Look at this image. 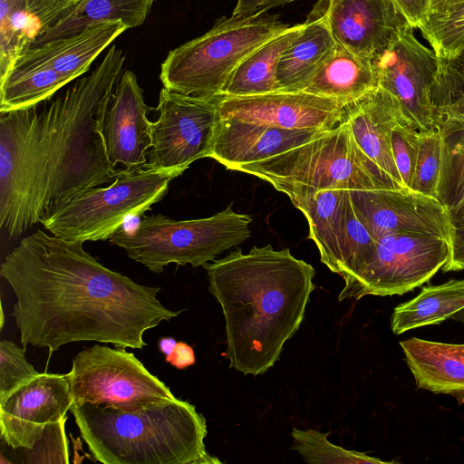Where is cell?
Segmentation results:
<instances>
[{
  "mask_svg": "<svg viewBox=\"0 0 464 464\" xmlns=\"http://www.w3.org/2000/svg\"><path fill=\"white\" fill-rule=\"evenodd\" d=\"M16 303L12 315L24 348L49 349L82 341L142 349L143 334L180 311L157 298L160 287L140 285L102 265L83 248L38 229L1 265Z\"/></svg>",
  "mask_w": 464,
  "mask_h": 464,
  "instance_id": "6da1fadb",
  "label": "cell"
},
{
  "mask_svg": "<svg viewBox=\"0 0 464 464\" xmlns=\"http://www.w3.org/2000/svg\"><path fill=\"white\" fill-rule=\"evenodd\" d=\"M125 63L111 45L101 63L49 107L0 113V203L32 227L60 201L111 184L102 121Z\"/></svg>",
  "mask_w": 464,
  "mask_h": 464,
  "instance_id": "7a4b0ae2",
  "label": "cell"
},
{
  "mask_svg": "<svg viewBox=\"0 0 464 464\" xmlns=\"http://www.w3.org/2000/svg\"><path fill=\"white\" fill-rule=\"evenodd\" d=\"M203 266L225 317L230 367L245 375L265 373L303 322L314 268L289 248L269 244L231 251Z\"/></svg>",
  "mask_w": 464,
  "mask_h": 464,
  "instance_id": "3957f363",
  "label": "cell"
},
{
  "mask_svg": "<svg viewBox=\"0 0 464 464\" xmlns=\"http://www.w3.org/2000/svg\"><path fill=\"white\" fill-rule=\"evenodd\" d=\"M93 458L104 464H217L204 416L176 399L135 411L90 402L70 409Z\"/></svg>",
  "mask_w": 464,
  "mask_h": 464,
  "instance_id": "277c9868",
  "label": "cell"
},
{
  "mask_svg": "<svg viewBox=\"0 0 464 464\" xmlns=\"http://www.w3.org/2000/svg\"><path fill=\"white\" fill-rule=\"evenodd\" d=\"M236 171L270 183L294 205L330 188L396 189L359 147L344 119L300 146Z\"/></svg>",
  "mask_w": 464,
  "mask_h": 464,
  "instance_id": "5b68a950",
  "label": "cell"
},
{
  "mask_svg": "<svg viewBox=\"0 0 464 464\" xmlns=\"http://www.w3.org/2000/svg\"><path fill=\"white\" fill-rule=\"evenodd\" d=\"M288 27L266 12L223 16L206 34L169 51L160 79L163 87L180 93L220 96L240 63Z\"/></svg>",
  "mask_w": 464,
  "mask_h": 464,
  "instance_id": "8992f818",
  "label": "cell"
},
{
  "mask_svg": "<svg viewBox=\"0 0 464 464\" xmlns=\"http://www.w3.org/2000/svg\"><path fill=\"white\" fill-rule=\"evenodd\" d=\"M252 218L232 204L211 217L176 220L162 214L142 216L130 229L121 228L110 242L154 273L171 263L198 267L214 261L251 235Z\"/></svg>",
  "mask_w": 464,
  "mask_h": 464,
  "instance_id": "52a82bcc",
  "label": "cell"
},
{
  "mask_svg": "<svg viewBox=\"0 0 464 464\" xmlns=\"http://www.w3.org/2000/svg\"><path fill=\"white\" fill-rule=\"evenodd\" d=\"M182 169L125 171L107 187L85 188L48 210L41 223L52 235L71 241L111 239L132 218L143 216L168 193Z\"/></svg>",
  "mask_w": 464,
  "mask_h": 464,
  "instance_id": "ba28073f",
  "label": "cell"
},
{
  "mask_svg": "<svg viewBox=\"0 0 464 464\" xmlns=\"http://www.w3.org/2000/svg\"><path fill=\"white\" fill-rule=\"evenodd\" d=\"M72 404L90 402L126 411L178 399L125 348L94 344L79 352L68 372Z\"/></svg>",
  "mask_w": 464,
  "mask_h": 464,
  "instance_id": "9c48e42d",
  "label": "cell"
},
{
  "mask_svg": "<svg viewBox=\"0 0 464 464\" xmlns=\"http://www.w3.org/2000/svg\"><path fill=\"white\" fill-rule=\"evenodd\" d=\"M450 255V242L441 237L387 235L377 241L373 256L360 275L344 282L338 299L403 295L428 282L448 262Z\"/></svg>",
  "mask_w": 464,
  "mask_h": 464,
  "instance_id": "30bf717a",
  "label": "cell"
},
{
  "mask_svg": "<svg viewBox=\"0 0 464 464\" xmlns=\"http://www.w3.org/2000/svg\"><path fill=\"white\" fill-rule=\"evenodd\" d=\"M217 97H201L163 87L150 121L151 147L145 169H188L191 163L209 158L219 119Z\"/></svg>",
  "mask_w": 464,
  "mask_h": 464,
  "instance_id": "8fae6325",
  "label": "cell"
},
{
  "mask_svg": "<svg viewBox=\"0 0 464 464\" xmlns=\"http://www.w3.org/2000/svg\"><path fill=\"white\" fill-rule=\"evenodd\" d=\"M411 25L376 54L371 63L378 86L390 92L419 130L434 128L431 91L439 69L433 50L421 44Z\"/></svg>",
  "mask_w": 464,
  "mask_h": 464,
  "instance_id": "7c38bea8",
  "label": "cell"
},
{
  "mask_svg": "<svg viewBox=\"0 0 464 464\" xmlns=\"http://www.w3.org/2000/svg\"><path fill=\"white\" fill-rule=\"evenodd\" d=\"M356 215L378 241L391 234L450 237L448 209L435 198L409 188L350 190Z\"/></svg>",
  "mask_w": 464,
  "mask_h": 464,
  "instance_id": "4fadbf2b",
  "label": "cell"
},
{
  "mask_svg": "<svg viewBox=\"0 0 464 464\" xmlns=\"http://www.w3.org/2000/svg\"><path fill=\"white\" fill-rule=\"evenodd\" d=\"M72 405L68 373H39L0 400L1 440L14 450L31 449Z\"/></svg>",
  "mask_w": 464,
  "mask_h": 464,
  "instance_id": "5bb4252c",
  "label": "cell"
},
{
  "mask_svg": "<svg viewBox=\"0 0 464 464\" xmlns=\"http://www.w3.org/2000/svg\"><path fill=\"white\" fill-rule=\"evenodd\" d=\"M346 102L304 91L275 92L218 100L222 119H237L284 129L330 130L344 119Z\"/></svg>",
  "mask_w": 464,
  "mask_h": 464,
  "instance_id": "9a60e30c",
  "label": "cell"
},
{
  "mask_svg": "<svg viewBox=\"0 0 464 464\" xmlns=\"http://www.w3.org/2000/svg\"><path fill=\"white\" fill-rule=\"evenodd\" d=\"M313 10L336 43L368 61L411 26L394 0H319Z\"/></svg>",
  "mask_w": 464,
  "mask_h": 464,
  "instance_id": "2e32d148",
  "label": "cell"
},
{
  "mask_svg": "<svg viewBox=\"0 0 464 464\" xmlns=\"http://www.w3.org/2000/svg\"><path fill=\"white\" fill-rule=\"evenodd\" d=\"M151 110L135 73L125 71L111 95L102 121L108 158L116 169L121 165L124 170L133 171L145 167L151 147L147 117Z\"/></svg>",
  "mask_w": 464,
  "mask_h": 464,
  "instance_id": "e0dca14e",
  "label": "cell"
},
{
  "mask_svg": "<svg viewBox=\"0 0 464 464\" xmlns=\"http://www.w3.org/2000/svg\"><path fill=\"white\" fill-rule=\"evenodd\" d=\"M344 120L359 147L394 188H406L394 161L392 134L401 121L410 119L395 96L377 86L363 96L346 102Z\"/></svg>",
  "mask_w": 464,
  "mask_h": 464,
  "instance_id": "ac0fdd59",
  "label": "cell"
},
{
  "mask_svg": "<svg viewBox=\"0 0 464 464\" xmlns=\"http://www.w3.org/2000/svg\"><path fill=\"white\" fill-rule=\"evenodd\" d=\"M322 131L284 129L268 124L219 117L209 158L226 169L237 170L300 146Z\"/></svg>",
  "mask_w": 464,
  "mask_h": 464,
  "instance_id": "d6986e66",
  "label": "cell"
},
{
  "mask_svg": "<svg viewBox=\"0 0 464 464\" xmlns=\"http://www.w3.org/2000/svg\"><path fill=\"white\" fill-rule=\"evenodd\" d=\"M82 0H0V81L35 41Z\"/></svg>",
  "mask_w": 464,
  "mask_h": 464,
  "instance_id": "ffe728a7",
  "label": "cell"
},
{
  "mask_svg": "<svg viewBox=\"0 0 464 464\" xmlns=\"http://www.w3.org/2000/svg\"><path fill=\"white\" fill-rule=\"evenodd\" d=\"M128 29L121 21L97 24L27 50L13 67L50 69L74 80L87 72L93 61Z\"/></svg>",
  "mask_w": 464,
  "mask_h": 464,
  "instance_id": "44dd1931",
  "label": "cell"
},
{
  "mask_svg": "<svg viewBox=\"0 0 464 464\" xmlns=\"http://www.w3.org/2000/svg\"><path fill=\"white\" fill-rule=\"evenodd\" d=\"M417 387L464 396V344L411 338L400 342Z\"/></svg>",
  "mask_w": 464,
  "mask_h": 464,
  "instance_id": "7402d4cb",
  "label": "cell"
},
{
  "mask_svg": "<svg viewBox=\"0 0 464 464\" xmlns=\"http://www.w3.org/2000/svg\"><path fill=\"white\" fill-rule=\"evenodd\" d=\"M336 41L321 15L311 11L297 36L283 53L276 79L280 92L302 91L334 50Z\"/></svg>",
  "mask_w": 464,
  "mask_h": 464,
  "instance_id": "603a6c76",
  "label": "cell"
},
{
  "mask_svg": "<svg viewBox=\"0 0 464 464\" xmlns=\"http://www.w3.org/2000/svg\"><path fill=\"white\" fill-rule=\"evenodd\" d=\"M348 197L347 189L330 188L294 205L308 222V237L315 243L321 262L335 274H338L341 263Z\"/></svg>",
  "mask_w": 464,
  "mask_h": 464,
  "instance_id": "cb8c5ba5",
  "label": "cell"
},
{
  "mask_svg": "<svg viewBox=\"0 0 464 464\" xmlns=\"http://www.w3.org/2000/svg\"><path fill=\"white\" fill-rule=\"evenodd\" d=\"M377 86L371 61L336 43L332 54L302 91L349 102Z\"/></svg>",
  "mask_w": 464,
  "mask_h": 464,
  "instance_id": "d4e9b609",
  "label": "cell"
},
{
  "mask_svg": "<svg viewBox=\"0 0 464 464\" xmlns=\"http://www.w3.org/2000/svg\"><path fill=\"white\" fill-rule=\"evenodd\" d=\"M303 28V24L289 26L252 52L227 80L223 96H251L280 92L276 79L283 53Z\"/></svg>",
  "mask_w": 464,
  "mask_h": 464,
  "instance_id": "484cf974",
  "label": "cell"
},
{
  "mask_svg": "<svg viewBox=\"0 0 464 464\" xmlns=\"http://www.w3.org/2000/svg\"><path fill=\"white\" fill-rule=\"evenodd\" d=\"M154 1L82 0L70 16L40 36L31 48L74 35L101 23L121 21L129 29L138 27L145 22Z\"/></svg>",
  "mask_w": 464,
  "mask_h": 464,
  "instance_id": "4316f807",
  "label": "cell"
},
{
  "mask_svg": "<svg viewBox=\"0 0 464 464\" xmlns=\"http://www.w3.org/2000/svg\"><path fill=\"white\" fill-rule=\"evenodd\" d=\"M464 309V280L423 287L413 299L394 308L391 326L395 334L440 324Z\"/></svg>",
  "mask_w": 464,
  "mask_h": 464,
  "instance_id": "83f0119b",
  "label": "cell"
},
{
  "mask_svg": "<svg viewBox=\"0 0 464 464\" xmlns=\"http://www.w3.org/2000/svg\"><path fill=\"white\" fill-rule=\"evenodd\" d=\"M72 81L50 69L13 67L0 81V113L36 106Z\"/></svg>",
  "mask_w": 464,
  "mask_h": 464,
  "instance_id": "f1b7e54d",
  "label": "cell"
},
{
  "mask_svg": "<svg viewBox=\"0 0 464 464\" xmlns=\"http://www.w3.org/2000/svg\"><path fill=\"white\" fill-rule=\"evenodd\" d=\"M440 133L441 162L437 199L450 209L464 203V129Z\"/></svg>",
  "mask_w": 464,
  "mask_h": 464,
  "instance_id": "f546056e",
  "label": "cell"
},
{
  "mask_svg": "<svg viewBox=\"0 0 464 464\" xmlns=\"http://www.w3.org/2000/svg\"><path fill=\"white\" fill-rule=\"evenodd\" d=\"M419 29L439 58L454 57L464 47V2L428 13Z\"/></svg>",
  "mask_w": 464,
  "mask_h": 464,
  "instance_id": "4dcf8cb0",
  "label": "cell"
},
{
  "mask_svg": "<svg viewBox=\"0 0 464 464\" xmlns=\"http://www.w3.org/2000/svg\"><path fill=\"white\" fill-rule=\"evenodd\" d=\"M376 246L377 241L356 215L349 192L345 207L341 263L337 275L341 276L344 282L357 277L373 256Z\"/></svg>",
  "mask_w": 464,
  "mask_h": 464,
  "instance_id": "1f68e13d",
  "label": "cell"
},
{
  "mask_svg": "<svg viewBox=\"0 0 464 464\" xmlns=\"http://www.w3.org/2000/svg\"><path fill=\"white\" fill-rule=\"evenodd\" d=\"M328 434L329 432L322 433L313 429L293 428V450L307 463H391L334 445L327 440Z\"/></svg>",
  "mask_w": 464,
  "mask_h": 464,
  "instance_id": "d6a6232c",
  "label": "cell"
},
{
  "mask_svg": "<svg viewBox=\"0 0 464 464\" xmlns=\"http://www.w3.org/2000/svg\"><path fill=\"white\" fill-rule=\"evenodd\" d=\"M442 137L437 128L419 130L418 150L410 189L437 198Z\"/></svg>",
  "mask_w": 464,
  "mask_h": 464,
  "instance_id": "836d02e7",
  "label": "cell"
},
{
  "mask_svg": "<svg viewBox=\"0 0 464 464\" xmlns=\"http://www.w3.org/2000/svg\"><path fill=\"white\" fill-rule=\"evenodd\" d=\"M38 374L26 361L24 348L11 341L0 342V400Z\"/></svg>",
  "mask_w": 464,
  "mask_h": 464,
  "instance_id": "e575fe53",
  "label": "cell"
},
{
  "mask_svg": "<svg viewBox=\"0 0 464 464\" xmlns=\"http://www.w3.org/2000/svg\"><path fill=\"white\" fill-rule=\"evenodd\" d=\"M462 95H464V47L452 58H439V69L431 91L433 114L435 109Z\"/></svg>",
  "mask_w": 464,
  "mask_h": 464,
  "instance_id": "d590c367",
  "label": "cell"
},
{
  "mask_svg": "<svg viewBox=\"0 0 464 464\" xmlns=\"http://www.w3.org/2000/svg\"><path fill=\"white\" fill-rule=\"evenodd\" d=\"M67 415L46 426L42 438L25 451L28 463H69L68 441L65 436Z\"/></svg>",
  "mask_w": 464,
  "mask_h": 464,
  "instance_id": "8d00e7d4",
  "label": "cell"
},
{
  "mask_svg": "<svg viewBox=\"0 0 464 464\" xmlns=\"http://www.w3.org/2000/svg\"><path fill=\"white\" fill-rule=\"evenodd\" d=\"M419 130L408 121L392 130V148L396 168L406 188H411L418 150Z\"/></svg>",
  "mask_w": 464,
  "mask_h": 464,
  "instance_id": "74e56055",
  "label": "cell"
},
{
  "mask_svg": "<svg viewBox=\"0 0 464 464\" xmlns=\"http://www.w3.org/2000/svg\"><path fill=\"white\" fill-rule=\"evenodd\" d=\"M450 221V255L443 270L459 271L464 269V203L448 209Z\"/></svg>",
  "mask_w": 464,
  "mask_h": 464,
  "instance_id": "f35d334b",
  "label": "cell"
},
{
  "mask_svg": "<svg viewBox=\"0 0 464 464\" xmlns=\"http://www.w3.org/2000/svg\"><path fill=\"white\" fill-rule=\"evenodd\" d=\"M434 128L440 131L464 129V95L434 110Z\"/></svg>",
  "mask_w": 464,
  "mask_h": 464,
  "instance_id": "ab89813d",
  "label": "cell"
},
{
  "mask_svg": "<svg viewBox=\"0 0 464 464\" xmlns=\"http://www.w3.org/2000/svg\"><path fill=\"white\" fill-rule=\"evenodd\" d=\"M411 25L415 28L424 22L430 8L431 0H394Z\"/></svg>",
  "mask_w": 464,
  "mask_h": 464,
  "instance_id": "60d3db41",
  "label": "cell"
},
{
  "mask_svg": "<svg viewBox=\"0 0 464 464\" xmlns=\"http://www.w3.org/2000/svg\"><path fill=\"white\" fill-rule=\"evenodd\" d=\"M296 0H237L232 15H250L280 6Z\"/></svg>",
  "mask_w": 464,
  "mask_h": 464,
  "instance_id": "b9f144b4",
  "label": "cell"
},
{
  "mask_svg": "<svg viewBox=\"0 0 464 464\" xmlns=\"http://www.w3.org/2000/svg\"><path fill=\"white\" fill-rule=\"evenodd\" d=\"M196 358L193 348L186 343L179 342L169 362L179 370H183L195 363Z\"/></svg>",
  "mask_w": 464,
  "mask_h": 464,
  "instance_id": "7bdbcfd3",
  "label": "cell"
},
{
  "mask_svg": "<svg viewBox=\"0 0 464 464\" xmlns=\"http://www.w3.org/2000/svg\"><path fill=\"white\" fill-rule=\"evenodd\" d=\"M177 341L172 337H162L159 341V348L165 354V361L169 362L173 351L176 347Z\"/></svg>",
  "mask_w": 464,
  "mask_h": 464,
  "instance_id": "ee69618b",
  "label": "cell"
},
{
  "mask_svg": "<svg viewBox=\"0 0 464 464\" xmlns=\"http://www.w3.org/2000/svg\"><path fill=\"white\" fill-rule=\"evenodd\" d=\"M464 2V0H431L430 12L440 9L445 5H449L455 3Z\"/></svg>",
  "mask_w": 464,
  "mask_h": 464,
  "instance_id": "f6af8a7d",
  "label": "cell"
},
{
  "mask_svg": "<svg viewBox=\"0 0 464 464\" xmlns=\"http://www.w3.org/2000/svg\"><path fill=\"white\" fill-rule=\"evenodd\" d=\"M455 320L461 321L464 323V309L460 310L459 312L456 313L451 316Z\"/></svg>",
  "mask_w": 464,
  "mask_h": 464,
  "instance_id": "bcb514c9",
  "label": "cell"
}]
</instances>
